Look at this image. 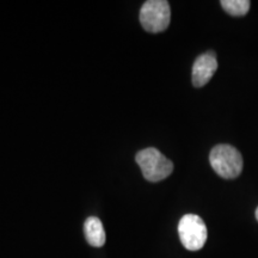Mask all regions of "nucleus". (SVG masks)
I'll return each mask as SVG.
<instances>
[{
    "label": "nucleus",
    "mask_w": 258,
    "mask_h": 258,
    "mask_svg": "<svg viewBox=\"0 0 258 258\" xmlns=\"http://www.w3.org/2000/svg\"><path fill=\"white\" fill-rule=\"evenodd\" d=\"M256 219L258 220V208L256 209Z\"/></svg>",
    "instance_id": "6e6552de"
},
{
    "label": "nucleus",
    "mask_w": 258,
    "mask_h": 258,
    "mask_svg": "<svg viewBox=\"0 0 258 258\" xmlns=\"http://www.w3.org/2000/svg\"><path fill=\"white\" fill-rule=\"evenodd\" d=\"M178 234L186 250L199 251L207 241V226L199 215L186 214L179 220Z\"/></svg>",
    "instance_id": "20e7f679"
},
{
    "label": "nucleus",
    "mask_w": 258,
    "mask_h": 258,
    "mask_svg": "<svg viewBox=\"0 0 258 258\" xmlns=\"http://www.w3.org/2000/svg\"><path fill=\"white\" fill-rule=\"evenodd\" d=\"M218 70V60L214 51L200 55L192 66V84L195 88H202L207 84Z\"/></svg>",
    "instance_id": "39448f33"
},
{
    "label": "nucleus",
    "mask_w": 258,
    "mask_h": 258,
    "mask_svg": "<svg viewBox=\"0 0 258 258\" xmlns=\"http://www.w3.org/2000/svg\"><path fill=\"white\" fill-rule=\"evenodd\" d=\"M84 232H85L86 240L91 246L102 247L105 244V231L98 218L90 217L86 219L84 224Z\"/></svg>",
    "instance_id": "423d86ee"
},
{
    "label": "nucleus",
    "mask_w": 258,
    "mask_h": 258,
    "mask_svg": "<svg viewBox=\"0 0 258 258\" xmlns=\"http://www.w3.org/2000/svg\"><path fill=\"white\" fill-rule=\"evenodd\" d=\"M140 23L148 32L158 34L166 30L171 21L170 4L166 0H148L140 10Z\"/></svg>",
    "instance_id": "7ed1b4c3"
},
{
    "label": "nucleus",
    "mask_w": 258,
    "mask_h": 258,
    "mask_svg": "<svg viewBox=\"0 0 258 258\" xmlns=\"http://www.w3.org/2000/svg\"><path fill=\"white\" fill-rule=\"evenodd\" d=\"M222 9L231 16H244L249 12L251 3L249 0H221Z\"/></svg>",
    "instance_id": "0eeeda50"
},
{
    "label": "nucleus",
    "mask_w": 258,
    "mask_h": 258,
    "mask_svg": "<svg viewBox=\"0 0 258 258\" xmlns=\"http://www.w3.org/2000/svg\"><path fill=\"white\" fill-rule=\"evenodd\" d=\"M213 170L225 179H233L243 171V157L239 151L230 145H218L209 154Z\"/></svg>",
    "instance_id": "f257e3e1"
},
{
    "label": "nucleus",
    "mask_w": 258,
    "mask_h": 258,
    "mask_svg": "<svg viewBox=\"0 0 258 258\" xmlns=\"http://www.w3.org/2000/svg\"><path fill=\"white\" fill-rule=\"evenodd\" d=\"M135 160L143 171L145 178L150 182H159L165 179L173 171L172 161L154 147L145 148L138 152Z\"/></svg>",
    "instance_id": "f03ea898"
}]
</instances>
